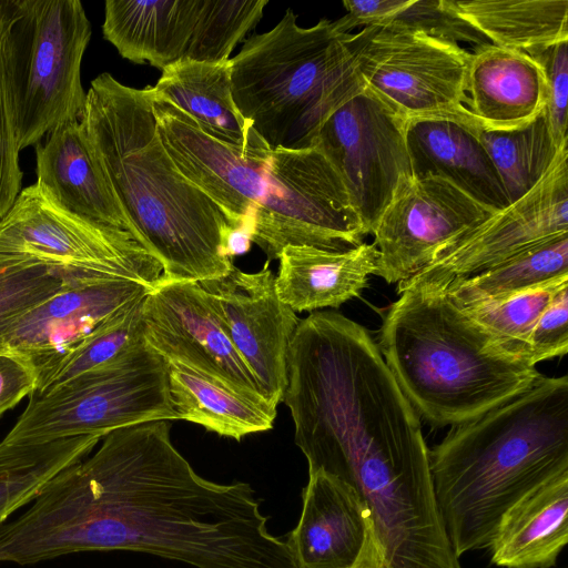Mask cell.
I'll return each mask as SVG.
<instances>
[{
	"label": "cell",
	"mask_w": 568,
	"mask_h": 568,
	"mask_svg": "<svg viewBox=\"0 0 568 568\" xmlns=\"http://www.w3.org/2000/svg\"><path fill=\"white\" fill-rule=\"evenodd\" d=\"M352 37L335 20L301 27L286 9L230 59L235 104L271 150L315 146L325 121L365 88Z\"/></svg>",
	"instance_id": "7"
},
{
	"label": "cell",
	"mask_w": 568,
	"mask_h": 568,
	"mask_svg": "<svg viewBox=\"0 0 568 568\" xmlns=\"http://www.w3.org/2000/svg\"><path fill=\"white\" fill-rule=\"evenodd\" d=\"M282 402L308 471L351 484L374 515L406 509L429 485L420 418L371 333L342 313L315 311L300 321Z\"/></svg>",
	"instance_id": "2"
},
{
	"label": "cell",
	"mask_w": 568,
	"mask_h": 568,
	"mask_svg": "<svg viewBox=\"0 0 568 568\" xmlns=\"http://www.w3.org/2000/svg\"><path fill=\"white\" fill-rule=\"evenodd\" d=\"M489 43L536 57L568 40L567 0H452Z\"/></svg>",
	"instance_id": "27"
},
{
	"label": "cell",
	"mask_w": 568,
	"mask_h": 568,
	"mask_svg": "<svg viewBox=\"0 0 568 568\" xmlns=\"http://www.w3.org/2000/svg\"><path fill=\"white\" fill-rule=\"evenodd\" d=\"M201 285L214 295L236 352L276 407L287 385L288 348L301 318L280 300L270 262L255 273L234 266L224 277Z\"/></svg>",
	"instance_id": "18"
},
{
	"label": "cell",
	"mask_w": 568,
	"mask_h": 568,
	"mask_svg": "<svg viewBox=\"0 0 568 568\" xmlns=\"http://www.w3.org/2000/svg\"><path fill=\"white\" fill-rule=\"evenodd\" d=\"M37 386V374L27 361L0 353V416L30 396Z\"/></svg>",
	"instance_id": "37"
},
{
	"label": "cell",
	"mask_w": 568,
	"mask_h": 568,
	"mask_svg": "<svg viewBox=\"0 0 568 568\" xmlns=\"http://www.w3.org/2000/svg\"><path fill=\"white\" fill-rule=\"evenodd\" d=\"M542 67L546 78L545 111L555 140L567 145L568 40L558 42L534 57Z\"/></svg>",
	"instance_id": "35"
},
{
	"label": "cell",
	"mask_w": 568,
	"mask_h": 568,
	"mask_svg": "<svg viewBox=\"0 0 568 568\" xmlns=\"http://www.w3.org/2000/svg\"><path fill=\"white\" fill-rule=\"evenodd\" d=\"M407 119L364 88L322 125L316 145L339 174L367 235L414 179Z\"/></svg>",
	"instance_id": "13"
},
{
	"label": "cell",
	"mask_w": 568,
	"mask_h": 568,
	"mask_svg": "<svg viewBox=\"0 0 568 568\" xmlns=\"http://www.w3.org/2000/svg\"><path fill=\"white\" fill-rule=\"evenodd\" d=\"M152 286L104 278L82 282L19 316L0 336V353L17 355L34 369L41 390L60 364L108 318L143 298Z\"/></svg>",
	"instance_id": "17"
},
{
	"label": "cell",
	"mask_w": 568,
	"mask_h": 568,
	"mask_svg": "<svg viewBox=\"0 0 568 568\" xmlns=\"http://www.w3.org/2000/svg\"><path fill=\"white\" fill-rule=\"evenodd\" d=\"M0 257L149 286L162 275L160 262L129 232L69 212L38 183L22 189L0 220Z\"/></svg>",
	"instance_id": "10"
},
{
	"label": "cell",
	"mask_w": 568,
	"mask_h": 568,
	"mask_svg": "<svg viewBox=\"0 0 568 568\" xmlns=\"http://www.w3.org/2000/svg\"><path fill=\"white\" fill-rule=\"evenodd\" d=\"M568 150L526 195L493 213L447 245L435 260L397 284L447 288L548 239L568 233Z\"/></svg>",
	"instance_id": "14"
},
{
	"label": "cell",
	"mask_w": 568,
	"mask_h": 568,
	"mask_svg": "<svg viewBox=\"0 0 568 568\" xmlns=\"http://www.w3.org/2000/svg\"><path fill=\"white\" fill-rule=\"evenodd\" d=\"M353 568H390L376 536L373 521L368 526L363 550Z\"/></svg>",
	"instance_id": "39"
},
{
	"label": "cell",
	"mask_w": 568,
	"mask_h": 568,
	"mask_svg": "<svg viewBox=\"0 0 568 568\" xmlns=\"http://www.w3.org/2000/svg\"><path fill=\"white\" fill-rule=\"evenodd\" d=\"M101 439L84 435L43 443L0 442V526L29 505L59 471L87 457Z\"/></svg>",
	"instance_id": "28"
},
{
	"label": "cell",
	"mask_w": 568,
	"mask_h": 568,
	"mask_svg": "<svg viewBox=\"0 0 568 568\" xmlns=\"http://www.w3.org/2000/svg\"><path fill=\"white\" fill-rule=\"evenodd\" d=\"M169 420L110 432L0 526V561L30 565L82 551L129 550L194 568H297L250 484L195 473Z\"/></svg>",
	"instance_id": "1"
},
{
	"label": "cell",
	"mask_w": 568,
	"mask_h": 568,
	"mask_svg": "<svg viewBox=\"0 0 568 568\" xmlns=\"http://www.w3.org/2000/svg\"><path fill=\"white\" fill-rule=\"evenodd\" d=\"M36 183L63 209L133 236L80 121L57 126L36 145Z\"/></svg>",
	"instance_id": "21"
},
{
	"label": "cell",
	"mask_w": 568,
	"mask_h": 568,
	"mask_svg": "<svg viewBox=\"0 0 568 568\" xmlns=\"http://www.w3.org/2000/svg\"><path fill=\"white\" fill-rule=\"evenodd\" d=\"M534 364L561 357L568 352V285L554 297L536 322L530 341Z\"/></svg>",
	"instance_id": "36"
},
{
	"label": "cell",
	"mask_w": 568,
	"mask_h": 568,
	"mask_svg": "<svg viewBox=\"0 0 568 568\" xmlns=\"http://www.w3.org/2000/svg\"><path fill=\"white\" fill-rule=\"evenodd\" d=\"M397 294L376 343L400 390L430 426L471 422L541 375L534 363L508 353L446 288L415 285Z\"/></svg>",
	"instance_id": "6"
},
{
	"label": "cell",
	"mask_w": 568,
	"mask_h": 568,
	"mask_svg": "<svg viewBox=\"0 0 568 568\" xmlns=\"http://www.w3.org/2000/svg\"><path fill=\"white\" fill-rule=\"evenodd\" d=\"M91 24L79 0H17L4 42V73L19 151L80 121L81 64Z\"/></svg>",
	"instance_id": "8"
},
{
	"label": "cell",
	"mask_w": 568,
	"mask_h": 568,
	"mask_svg": "<svg viewBox=\"0 0 568 568\" xmlns=\"http://www.w3.org/2000/svg\"><path fill=\"white\" fill-rule=\"evenodd\" d=\"M365 88L407 120L455 116L477 122L467 109L470 51L459 44L392 26L353 32Z\"/></svg>",
	"instance_id": "12"
},
{
	"label": "cell",
	"mask_w": 568,
	"mask_h": 568,
	"mask_svg": "<svg viewBox=\"0 0 568 568\" xmlns=\"http://www.w3.org/2000/svg\"><path fill=\"white\" fill-rule=\"evenodd\" d=\"M275 287L280 300L295 313L337 308L357 297L375 275L378 251L363 242L345 251L286 246L280 257Z\"/></svg>",
	"instance_id": "23"
},
{
	"label": "cell",
	"mask_w": 568,
	"mask_h": 568,
	"mask_svg": "<svg viewBox=\"0 0 568 568\" xmlns=\"http://www.w3.org/2000/svg\"><path fill=\"white\" fill-rule=\"evenodd\" d=\"M153 110L179 172L233 229L248 230L268 262L286 246L345 251L364 242L367 233L346 187L317 145L243 153L155 95Z\"/></svg>",
	"instance_id": "3"
},
{
	"label": "cell",
	"mask_w": 568,
	"mask_h": 568,
	"mask_svg": "<svg viewBox=\"0 0 568 568\" xmlns=\"http://www.w3.org/2000/svg\"><path fill=\"white\" fill-rule=\"evenodd\" d=\"M480 125L455 116L407 120L406 142L414 176L446 180L484 207L510 205L499 174L479 138Z\"/></svg>",
	"instance_id": "20"
},
{
	"label": "cell",
	"mask_w": 568,
	"mask_h": 568,
	"mask_svg": "<svg viewBox=\"0 0 568 568\" xmlns=\"http://www.w3.org/2000/svg\"><path fill=\"white\" fill-rule=\"evenodd\" d=\"M21 260H24V258H21ZM27 261H31L36 264L41 265L48 275L50 292H49V296L44 301H47L48 298L52 297L53 295L62 292L63 290L82 282V280L74 274L61 271L59 268H55V267H52L49 265L41 264V263L32 261V260H27ZM18 317L11 318V320L0 318V336L3 335V333L12 325V322H14Z\"/></svg>",
	"instance_id": "38"
},
{
	"label": "cell",
	"mask_w": 568,
	"mask_h": 568,
	"mask_svg": "<svg viewBox=\"0 0 568 568\" xmlns=\"http://www.w3.org/2000/svg\"><path fill=\"white\" fill-rule=\"evenodd\" d=\"M429 467L455 556L489 548L516 500L568 471V376L541 374L511 400L452 427L429 448Z\"/></svg>",
	"instance_id": "5"
},
{
	"label": "cell",
	"mask_w": 568,
	"mask_h": 568,
	"mask_svg": "<svg viewBox=\"0 0 568 568\" xmlns=\"http://www.w3.org/2000/svg\"><path fill=\"white\" fill-rule=\"evenodd\" d=\"M371 521L351 484L321 469L308 471L301 517L285 541L297 568H353Z\"/></svg>",
	"instance_id": "19"
},
{
	"label": "cell",
	"mask_w": 568,
	"mask_h": 568,
	"mask_svg": "<svg viewBox=\"0 0 568 568\" xmlns=\"http://www.w3.org/2000/svg\"><path fill=\"white\" fill-rule=\"evenodd\" d=\"M568 541V471L530 489L500 517L489 549L504 568H551Z\"/></svg>",
	"instance_id": "24"
},
{
	"label": "cell",
	"mask_w": 568,
	"mask_h": 568,
	"mask_svg": "<svg viewBox=\"0 0 568 568\" xmlns=\"http://www.w3.org/2000/svg\"><path fill=\"white\" fill-rule=\"evenodd\" d=\"M143 298L125 306L100 325L60 364L45 386L38 392L111 365L146 344L141 313Z\"/></svg>",
	"instance_id": "32"
},
{
	"label": "cell",
	"mask_w": 568,
	"mask_h": 568,
	"mask_svg": "<svg viewBox=\"0 0 568 568\" xmlns=\"http://www.w3.org/2000/svg\"><path fill=\"white\" fill-rule=\"evenodd\" d=\"M478 133L510 204L530 192L568 150L557 144L545 109L524 125L509 130L480 128Z\"/></svg>",
	"instance_id": "30"
},
{
	"label": "cell",
	"mask_w": 568,
	"mask_h": 568,
	"mask_svg": "<svg viewBox=\"0 0 568 568\" xmlns=\"http://www.w3.org/2000/svg\"><path fill=\"white\" fill-rule=\"evenodd\" d=\"M152 87H128L103 72L91 81L80 119L94 154L132 226L161 264L162 278L205 283L234 267L232 226L178 170L165 150Z\"/></svg>",
	"instance_id": "4"
},
{
	"label": "cell",
	"mask_w": 568,
	"mask_h": 568,
	"mask_svg": "<svg viewBox=\"0 0 568 568\" xmlns=\"http://www.w3.org/2000/svg\"><path fill=\"white\" fill-rule=\"evenodd\" d=\"M17 0H0V220L22 190L23 173L4 73V42Z\"/></svg>",
	"instance_id": "34"
},
{
	"label": "cell",
	"mask_w": 568,
	"mask_h": 568,
	"mask_svg": "<svg viewBox=\"0 0 568 568\" xmlns=\"http://www.w3.org/2000/svg\"><path fill=\"white\" fill-rule=\"evenodd\" d=\"M10 294V271L6 260L0 257V312L6 307Z\"/></svg>",
	"instance_id": "40"
},
{
	"label": "cell",
	"mask_w": 568,
	"mask_h": 568,
	"mask_svg": "<svg viewBox=\"0 0 568 568\" xmlns=\"http://www.w3.org/2000/svg\"><path fill=\"white\" fill-rule=\"evenodd\" d=\"M466 94L480 128L509 130L545 109L546 78L534 57L489 43L470 51Z\"/></svg>",
	"instance_id": "22"
},
{
	"label": "cell",
	"mask_w": 568,
	"mask_h": 568,
	"mask_svg": "<svg viewBox=\"0 0 568 568\" xmlns=\"http://www.w3.org/2000/svg\"><path fill=\"white\" fill-rule=\"evenodd\" d=\"M179 419L166 362L144 344L124 358L43 392H33L9 444L100 435L152 420Z\"/></svg>",
	"instance_id": "9"
},
{
	"label": "cell",
	"mask_w": 568,
	"mask_h": 568,
	"mask_svg": "<svg viewBox=\"0 0 568 568\" xmlns=\"http://www.w3.org/2000/svg\"><path fill=\"white\" fill-rule=\"evenodd\" d=\"M153 88L219 141L243 153L270 149L239 111L231 85V60L179 61L162 70Z\"/></svg>",
	"instance_id": "25"
},
{
	"label": "cell",
	"mask_w": 568,
	"mask_h": 568,
	"mask_svg": "<svg viewBox=\"0 0 568 568\" xmlns=\"http://www.w3.org/2000/svg\"><path fill=\"white\" fill-rule=\"evenodd\" d=\"M346 14L335 20L342 32L367 26H392L474 48L489 41L460 17L452 0H345Z\"/></svg>",
	"instance_id": "31"
},
{
	"label": "cell",
	"mask_w": 568,
	"mask_h": 568,
	"mask_svg": "<svg viewBox=\"0 0 568 568\" xmlns=\"http://www.w3.org/2000/svg\"><path fill=\"white\" fill-rule=\"evenodd\" d=\"M267 0H106L102 32L134 63L230 59L263 17Z\"/></svg>",
	"instance_id": "11"
},
{
	"label": "cell",
	"mask_w": 568,
	"mask_h": 568,
	"mask_svg": "<svg viewBox=\"0 0 568 568\" xmlns=\"http://www.w3.org/2000/svg\"><path fill=\"white\" fill-rule=\"evenodd\" d=\"M141 313L144 341L165 362L263 396L230 338L214 295L200 283L160 277L142 300Z\"/></svg>",
	"instance_id": "15"
},
{
	"label": "cell",
	"mask_w": 568,
	"mask_h": 568,
	"mask_svg": "<svg viewBox=\"0 0 568 568\" xmlns=\"http://www.w3.org/2000/svg\"><path fill=\"white\" fill-rule=\"evenodd\" d=\"M493 213L444 179L414 176L372 232L378 251L375 275L389 284L406 281Z\"/></svg>",
	"instance_id": "16"
},
{
	"label": "cell",
	"mask_w": 568,
	"mask_h": 568,
	"mask_svg": "<svg viewBox=\"0 0 568 568\" xmlns=\"http://www.w3.org/2000/svg\"><path fill=\"white\" fill-rule=\"evenodd\" d=\"M567 285L568 280H562L504 300L462 307L508 353L532 363L529 347L532 328Z\"/></svg>",
	"instance_id": "33"
},
{
	"label": "cell",
	"mask_w": 568,
	"mask_h": 568,
	"mask_svg": "<svg viewBox=\"0 0 568 568\" xmlns=\"http://www.w3.org/2000/svg\"><path fill=\"white\" fill-rule=\"evenodd\" d=\"M169 389L179 419L241 440L273 427L276 407L253 395L178 363L166 362Z\"/></svg>",
	"instance_id": "26"
},
{
	"label": "cell",
	"mask_w": 568,
	"mask_h": 568,
	"mask_svg": "<svg viewBox=\"0 0 568 568\" xmlns=\"http://www.w3.org/2000/svg\"><path fill=\"white\" fill-rule=\"evenodd\" d=\"M562 280H568V233L540 242L487 271L456 281L446 290L460 306H471Z\"/></svg>",
	"instance_id": "29"
}]
</instances>
